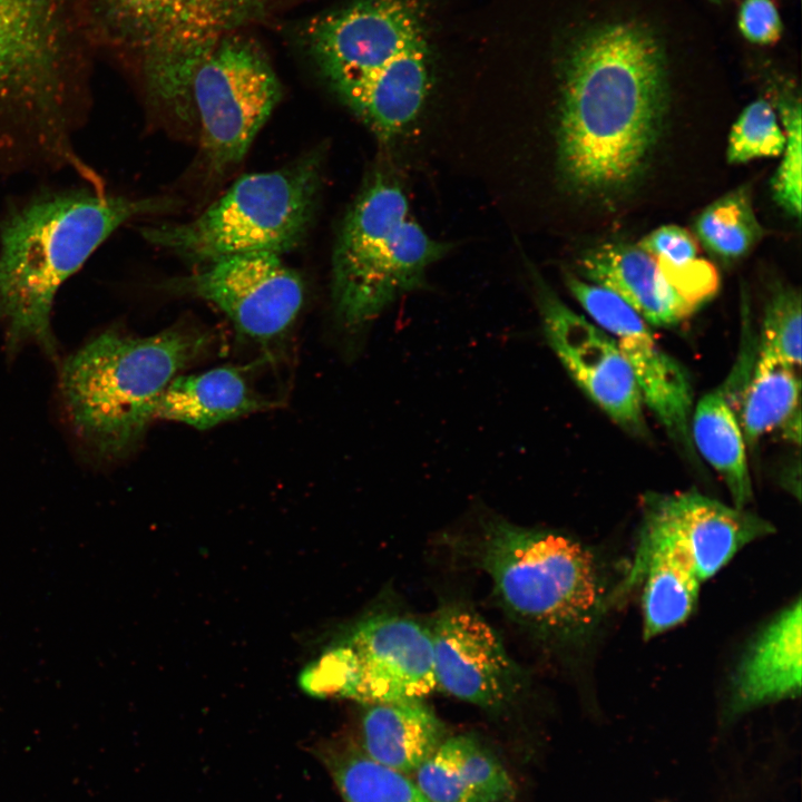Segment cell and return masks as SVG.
I'll list each match as a JSON object with an SVG mask.
<instances>
[{"label": "cell", "instance_id": "cell-1", "mask_svg": "<svg viewBox=\"0 0 802 802\" xmlns=\"http://www.w3.org/2000/svg\"><path fill=\"white\" fill-rule=\"evenodd\" d=\"M84 0H0V176L71 168L89 107L94 53Z\"/></svg>", "mask_w": 802, "mask_h": 802}, {"label": "cell", "instance_id": "cell-2", "mask_svg": "<svg viewBox=\"0 0 802 802\" xmlns=\"http://www.w3.org/2000/svg\"><path fill=\"white\" fill-rule=\"evenodd\" d=\"M666 98L657 38L635 22L594 28L564 67L558 162L584 193L614 192L638 174L656 140Z\"/></svg>", "mask_w": 802, "mask_h": 802}, {"label": "cell", "instance_id": "cell-3", "mask_svg": "<svg viewBox=\"0 0 802 802\" xmlns=\"http://www.w3.org/2000/svg\"><path fill=\"white\" fill-rule=\"evenodd\" d=\"M170 197L133 198L94 188L39 196L0 224V320L8 346L33 340L49 355L55 296L124 223L173 211Z\"/></svg>", "mask_w": 802, "mask_h": 802}, {"label": "cell", "instance_id": "cell-4", "mask_svg": "<svg viewBox=\"0 0 802 802\" xmlns=\"http://www.w3.org/2000/svg\"><path fill=\"white\" fill-rule=\"evenodd\" d=\"M476 560L506 612L546 642H586L619 603L598 554L560 531L487 518Z\"/></svg>", "mask_w": 802, "mask_h": 802}, {"label": "cell", "instance_id": "cell-5", "mask_svg": "<svg viewBox=\"0 0 802 802\" xmlns=\"http://www.w3.org/2000/svg\"><path fill=\"white\" fill-rule=\"evenodd\" d=\"M277 0H84L95 47L126 60L164 125L194 127L192 80L225 37L258 21Z\"/></svg>", "mask_w": 802, "mask_h": 802}, {"label": "cell", "instance_id": "cell-6", "mask_svg": "<svg viewBox=\"0 0 802 802\" xmlns=\"http://www.w3.org/2000/svg\"><path fill=\"white\" fill-rule=\"evenodd\" d=\"M213 336L187 323L149 336L107 331L70 356L62 394L79 434L100 454L123 457L155 419L169 382L211 349Z\"/></svg>", "mask_w": 802, "mask_h": 802}, {"label": "cell", "instance_id": "cell-7", "mask_svg": "<svg viewBox=\"0 0 802 802\" xmlns=\"http://www.w3.org/2000/svg\"><path fill=\"white\" fill-rule=\"evenodd\" d=\"M451 244L410 216L407 195L384 176L361 190L341 224L332 254V302L339 327L362 333L392 302L426 284L429 266Z\"/></svg>", "mask_w": 802, "mask_h": 802}, {"label": "cell", "instance_id": "cell-8", "mask_svg": "<svg viewBox=\"0 0 802 802\" xmlns=\"http://www.w3.org/2000/svg\"><path fill=\"white\" fill-rule=\"evenodd\" d=\"M322 150L286 166L241 176L196 217L144 226V238L187 262L270 252L282 255L305 238L322 183Z\"/></svg>", "mask_w": 802, "mask_h": 802}, {"label": "cell", "instance_id": "cell-9", "mask_svg": "<svg viewBox=\"0 0 802 802\" xmlns=\"http://www.w3.org/2000/svg\"><path fill=\"white\" fill-rule=\"evenodd\" d=\"M300 684L314 696L366 705L423 700L437 688L430 629L398 614L371 615L306 667Z\"/></svg>", "mask_w": 802, "mask_h": 802}, {"label": "cell", "instance_id": "cell-10", "mask_svg": "<svg viewBox=\"0 0 802 802\" xmlns=\"http://www.w3.org/2000/svg\"><path fill=\"white\" fill-rule=\"evenodd\" d=\"M280 81L258 46L234 35L202 60L192 80L198 164L215 180L234 169L281 99Z\"/></svg>", "mask_w": 802, "mask_h": 802}, {"label": "cell", "instance_id": "cell-11", "mask_svg": "<svg viewBox=\"0 0 802 802\" xmlns=\"http://www.w3.org/2000/svg\"><path fill=\"white\" fill-rule=\"evenodd\" d=\"M165 292L211 303L236 332L268 350L283 342L304 304L301 275L270 252L222 257L166 280Z\"/></svg>", "mask_w": 802, "mask_h": 802}, {"label": "cell", "instance_id": "cell-12", "mask_svg": "<svg viewBox=\"0 0 802 802\" xmlns=\"http://www.w3.org/2000/svg\"><path fill=\"white\" fill-rule=\"evenodd\" d=\"M532 278L545 336L563 366L614 422L644 434L642 397L616 340L569 309L539 274L532 272Z\"/></svg>", "mask_w": 802, "mask_h": 802}, {"label": "cell", "instance_id": "cell-13", "mask_svg": "<svg viewBox=\"0 0 802 802\" xmlns=\"http://www.w3.org/2000/svg\"><path fill=\"white\" fill-rule=\"evenodd\" d=\"M312 58L332 88L356 81L426 41L410 0H360L312 20L305 31Z\"/></svg>", "mask_w": 802, "mask_h": 802}, {"label": "cell", "instance_id": "cell-14", "mask_svg": "<svg viewBox=\"0 0 802 802\" xmlns=\"http://www.w3.org/2000/svg\"><path fill=\"white\" fill-rule=\"evenodd\" d=\"M429 629L437 687L491 712L518 698L525 676L478 612L460 604L446 605Z\"/></svg>", "mask_w": 802, "mask_h": 802}, {"label": "cell", "instance_id": "cell-15", "mask_svg": "<svg viewBox=\"0 0 802 802\" xmlns=\"http://www.w3.org/2000/svg\"><path fill=\"white\" fill-rule=\"evenodd\" d=\"M674 540L701 583L717 574L743 547L775 531L764 518L698 491L647 492L642 522Z\"/></svg>", "mask_w": 802, "mask_h": 802}, {"label": "cell", "instance_id": "cell-16", "mask_svg": "<svg viewBox=\"0 0 802 802\" xmlns=\"http://www.w3.org/2000/svg\"><path fill=\"white\" fill-rule=\"evenodd\" d=\"M701 580L683 549L664 534L640 525L633 564L622 578L620 602L640 588L643 637L652 639L694 613Z\"/></svg>", "mask_w": 802, "mask_h": 802}, {"label": "cell", "instance_id": "cell-17", "mask_svg": "<svg viewBox=\"0 0 802 802\" xmlns=\"http://www.w3.org/2000/svg\"><path fill=\"white\" fill-rule=\"evenodd\" d=\"M801 607L799 597L781 609L742 655L731 678L728 716L800 695Z\"/></svg>", "mask_w": 802, "mask_h": 802}, {"label": "cell", "instance_id": "cell-18", "mask_svg": "<svg viewBox=\"0 0 802 802\" xmlns=\"http://www.w3.org/2000/svg\"><path fill=\"white\" fill-rule=\"evenodd\" d=\"M429 84V55L422 41L379 70L333 89L379 139L389 140L417 118Z\"/></svg>", "mask_w": 802, "mask_h": 802}, {"label": "cell", "instance_id": "cell-19", "mask_svg": "<svg viewBox=\"0 0 802 802\" xmlns=\"http://www.w3.org/2000/svg\"><path fill=\"white\" fill-rule=\"evenodd\" d=\"M579 266L588 281L618 294L647 324L675 326L697 310L669 285L655 258L637 245L604 244L588 251Z\"/></svg>", "mask_w": 802, "mask_h": 802}, {"label": "cell", "instance_id": "cell-20", "mask_svg": "<svg viewBox=\"0 0 802 802\" xmlns=\"http://www.w3.org/2000/svg\"><path fill=\"white\" fill-rule=\"evenodd\" d=\"M414 772L431 802H511L516 796L503 764L473 734L444 739Z\"/></svg>", "mask_w": 802, "mask_h": 802}, {"label": "cell", "instance_id": "cell-21", "mask_svg": "<svg viewBox=\"0 0 802 802\" xmlns=\"http://www.w3.org/2000/svg\"><path fill=\"white\" fill-rule=\"evenodd\" d=\"M270 407L241 368L225 365L175 376L159 399L155 419L207 430Z\"/></svg>", "mask_w": 802, "mask_h": 802}, {"label": "cell", "instance_id": "cell-22", "mask_svg": "<svg viewBox=\"0 0 802 802\" xmlns=\"http://www.w3.org/2000/svg\"><path fill=\"white\" fill-rule=\"evenodd\" d=\"M444 739L442 722L422 700L368 705L361 721L364 754L404 774L414 772Z\"/></svg>", "mask_w": 802, "mask_h": 802}, {"label": "cell", "instance_id": "cell-23", "mask_svg": "<svg viewBox=\"0 0 802 802\" xmlns=\"http://www.w3.org/2000/svg\"><path fill=\"white\" fill-rule=\"evenodd\" d=\"M616 342L632 366L643 404L668 437L691 451L693 391L685 369L656 344L652 332Z\"/></svg>", "mask_w": 802, "mask_h": 802}, {"label": "cell", "instance_id": "cell-24", "mask_svg": "<svg viewBox=\"0 0 802 802\" xmlns=\"http://www.w3.org/2000/svg\"><path fill=\"white\" fill-rule=\"evenodd\" d=\"M730 400L724 388L702 397L693 409L691 437L698 452L722 477L734 506L746 508L753 499L746 442Z\"/></svg>", "mask_w": 802, "mask_h": 802}, {"label": "cell", "instance_id": "cell-25", "mask_svg": "<svg viewBox=\"0 0 802 802\" xmlns=\"http://www.w3.org/2000/svg\"><path fill=\"white\" fill-rule=\"evenodd\" d=\"M744 392L740 423L751 446L800 412L798 368L770 353L759 351Z\"/></svg>", "mask_w": 802, "mask_h": 802}, {"label": "cell", "instance_id": "cell-26", "mask_svg": "<svg viewBox=\"0 0 802 802\" xmlns=\"http://www.w3.org/2000/svg\"><path fill=\"white\" fill-rule=\"evenodd\" d=\"M319 751L344 802H431L404 773L376 763L361 749L330 744Z\"/></svg>", "mask_w": 802, "mask_h": 802}, {"label": "cell", "instance_id": "cell-27", "mask_svg": "<svg viewBox=\"0 0 802 802\" xmlns=\"http://www.w3.org/2000/svg\"><path fill=\"white\" fill-rule=\"evenodd\" d=\"M694 231L706 250L727 261L749 254L764 234L745 186L706 206L696 217Z\"/></svg>", "mask_w": 802, "mask_h": 802}, {"label": "cell", "instance_id": "cell-28", "mask_svg": "<svg viewBox=\"0 0 802 802\" xmlns=\"http://www.w3.org/2000/svg\"><path fill=\"white\" fill-rule=\"evenodd\" d=\"M785 134L765 99H756L740 114L730 131L726 158L730 164L776 157L784 149Z\"/></svg>", "mask_w": 802, "mask_h": 802}, {"label": "cell", "instance_id": "cell-29", "mask_svg": "<svg viewBox=\"0 0 802 802\" xmlns=\"http://www.w3.org/2000/svg\"><path fill=\"white\" fill-rule=\"evenodd\" d=\"M565 282L597 326L615 340L651 332L645 320L618 294L570 273Z\"/></svg>", "mask_w": 802, "mask_h": 802}, {"label": "cell", "instance_id": "cell-30", "mask_svg": "<svg viewBox=\"0 0 802 802\" xmlns=\"http://www.w3.org/2000/svg\"><path fill=\"white\" fill-rule=\"evenodd\" d=\"M801 295L794 288H783L766 304L760 352L770 353L795 366L801 365Z\"/></svg>", "mask_w": 802, "mask_h": 802}, {"label": "cell", "instance_id": "cell-31", "mask_svg": "<svg viewBox=\"0 0 802 802\" xmlns=\"http://www.w3.org/2000/svg\"><path fill=\"white\" fill-rule=\"evenodd\" d=\"M785 134L782 162L772 179L776 203L793 217H801L802 115L800 99L780 105Z\"/></svg>", "mask_w": 802, "mask_h": 802}, {"label": "cell", "instance_id": "cell-32", "mask_svg": "<svg viewBox=\"0 0 802 802\" xmlns=\"http://www.w3.org/2000/svg\"><path fill=\"white\" fill-rule=\"evenodd\" d=\"M657 265L669 285L696 309L710 301L720 287L717 270L704 258L696 257L682 265Z\"/></svg>", "mask_w": 802, "mask_h": 802}, {"label": "cell", "instance_id": "cell-33", "mask_svg": "<svg viewBox=\"0 0 802 802\" xmlns=\"http://www.w3.org/2000/svg\"><path fill=\"white\" fill-rule=\"evenodd\" d=\"M652 255L657 264L682 265L698 257V241L689 231L677 225L661 226L637 244Z\"/></svg>", "mask_w": 802, "mask_h": 802}, {"label": "cell", "instance_id": "cell-34", "mask_svg": "<svg viewBox=\"0 0 802 802\" xmlns=\"http://www.w3.org/2000/svg\"><path fill=\"white\" fill-rule=\"evenodd\" d=\"M739 28L749 41L769 45L780 37L782 22L772 0H744L739 12Z\"/></svg>", "mask_w": 802, "mask_h": 802}]
</instances>
